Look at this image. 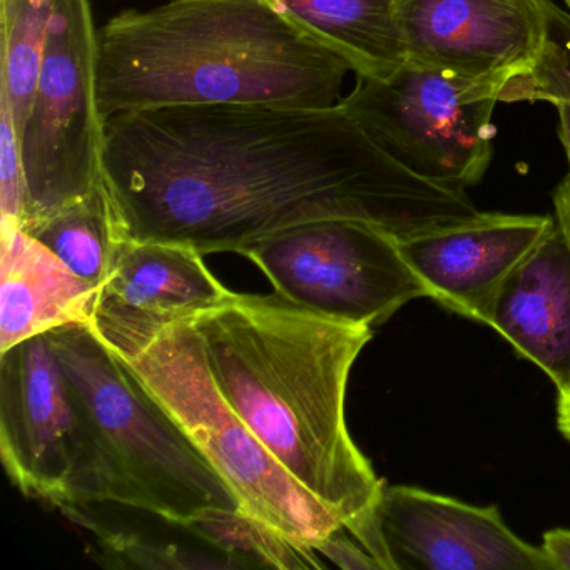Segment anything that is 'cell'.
<instances>
[{"mask_svg":"<svg viewBox=\"0 0 570 570\" xmlns=\"http://www.w3.org/2000/svg\"><path fill=\"white\" fill-rule=\"evenodd\" d=\"M105 179L119 242L242 255L318 219L393 238L482 215L393 159L342 105L185 106L106 119Z\"/></svg>","mask_w":570,"mask_h":570,"instance_id":"cell-1","label":"cell"},{"mask_svg":"<svg viewBox=\"0 0 570 570\" xmlns=\"http://www.w3.org/2000/svg\"><path fill=\"white\" fill-rule=\"evenodd\" d=\"M189 318L216 386L243 422L382 570H393L376 515L385 482L353 442L345 412L350 373L373 328L276 293H233Z\"/></svg>","mask_w":570,"mask_h":570,"instance_id":"cell-2","label":"cell"},{"mask_svg":"<svg viewBox=\"0 0 570 570\" xmlns=\"http://www.w3.org/2000/svg\"><path fill=\"white\" fill-rule=\"evenodd\" d=\"M348 71L272 0H166L98 29L106 119L185 106L328 108Z\"/></svg>","mask_w":570,"mask_h":570,"instance_id":"cell-3","label":"cell"},{"mask_svg":"<svg viewBox=\"0 0 570 570\" xmlns=\"http://www.w3.org/2000/svg\"><path fill=\"white\" fill-rule=\"evenodd\" d=\"M48 335L82 436L61 509L118 503L179 527L209 507L239 509L232 487L129 375L91 323Z\"/></svg>","mask_w":570,"mask_h":570,"instance_id":"cell-4","label":"cell"},{"mask_svg":"<svg viewBox=\"0 0 570 570\" xmlns=\"http://www.w3.org/2000/svg\"><path fill=\"white\" fill-rule=\"evenodd\" d=\"M99 336L232 487L239 509L309 549L345 527L279 465L219 392L191 318Z\"/></svg>","mask_w":570,"mask_h":570,"instance_id":"cell-5","label":"cell"},{"mask_svg":"<svg viewBox=\"0 0 570 570\" xmlns=\"http://www.w3.org/2000/svg\"><path fill=\"white\" fill-rule=\"evenodd\" d=\"M19 141L24 185L19 228L86 198L106 183L98 29L89 0H56Z\"/></svg>","mask_w":570,"mask_h":570,"instance_id":"cell-6","label":"cell"},{"mask_svg":"<svg viewBox=\"0 0 570 570\" xmlns=\"http://www.w3.org/2000/svg\"><path fill=\"white\" fill-rule=\"evenodd\" d=\"M497 102L500 88L492 82L405 62L383 78L356 76L340 105L400 165L465 189L492 161Z\"/></svg>","mask_w":570,"mask_h":570,"instance_id":"cell-7","label":"cell"},{"mask_svg":"<svg viewBox=\"0 0 570 570\" xmlns=\"http://www.w3.org/2000/svg\"><path fill=\"white\" fill-rule=\"evenodd\" d=\"M276 295L353 325H382L403 305L426 298L399 239L355 219H318L249 246Z\"/></svg>","mask_w":570,"mask_h":570,"instance_id":"cell-8","label":"cell"},{"mask_svg":"<svg viewBox=\"0 0 570 570\" xmlns=\"http://www.w3.org/2000/svg\"><path fill=\"white\" fill-rule=\"evenodd\" d=\"M81 425L48 333L0 352V456L12 485L61 509Z\"/></svg>","mask_w":570,"mask_h":570,"instance_id":"cell-9","label":"cell"},{"mask_svg":"<svg viewBox=\"0 0 570 570\" xmlns=\"http://www.w3.org/2000/svg\"><path fill=\"white\" fill-rule=\"evenodd\" d=\"M406 62L502 86L542 51V0H400Z\"/></svg>","mask_w":570,"mask_h":570,"instance_id":"cell-10","label":"cell"},{"mask_svg":"<svg viewBox=\"0 0 570 570\" xmlns=\"http://www.w3.org/2000/svg\"><path fill=\"white\" fill-rule=\"evenodd\" d=\"M393 570H552L495 505H473L410 485H383L376 505Z\"/></svg>","mask_w":570,"mask_h":570,"instance_id":"cell-11","label":"cell"},{"mask_svg":"<svg viewBox=\"0 0 570 570\" xmlns=\"http://www.w3.org/2000/svg\"><path fill=\"white\" fill-rule=\"evenodd\" d=\"M556 225L552 216L482 212L469 222L402 239L399 246L426 298L490 326L507 279Z\"/></svg>","mask_w":570,"mask_h":570,"instance_id":"cell-12","label":"cell"},{"mask_svg":"<svg viewBox=\"0 0 570 570\" xmlns=\"http://www.w3.org/2000/svg\"><path fill=\"white\" fill-rule=\"evenodd\" d=\"M189 246L119 242L91 325L98 332L189 318L233 296Z\"/></svg>","mask_w":570,"mask_h":570,"instance_id":"cell-13","label":"cell"},{"mask_svg":"<svg viewBox=\"0 0 570 570\" xmlns=\"http://www.w3.org/2000/svg\"><path fill=\"white\" fill-rule=\"evenodd\" d=\"M490 328L570 390V243L556 228L523 259L497 298Z\"/></svg>","mask_w":570,"mask_h":570,"instance_id":"cell-14","label":"cell"},{"mask_svg":"<svg viewBox=\"0 0 570 570\" xmlns=\"http://www.w3.org/2000/svg\"><path fill=\"white\" fill-rule=\"evenodd\" d=\"M99 289L22 232L2 228L0 352L75 323H92Z\"/></svg>","mask_w":570,"mask_h":570,"instance_id":"cell-15","label":"cell"},{"mask_svg":"<svg viewBox=\"0 0 570 570\" xmlns=\"http://www.w3.org/2000/svg\"><path fill=\"white\" fill-rule=\"evenodd\" d=\"M356 76L383 78L405 65L400 0H272Z\"/></svg>","mask_w":570,"mask_h":570,"instance_id":"cell-16","label":"cell"},{"mask_svg":"<svg viewBox=\"0 0 570 570\" xmlns=\"http://www.w3.org/2000/svg\"><path fill=\"white\" fill-rule=\"evenodd\" d=\"M21 229L55 253L79 278L102 288L119 243L106 183L86 198Z\"/></svg>","mask_w":570,"mask_h":570,"instance_id":"cell-17","label":"cell"},{"mask_svg":"<svg viewBox=\"0 0 570 570\" xmlns=\"http://www.w3.org/2000/svg\"><path fill=\"white\" fill-rule=\"evenodd\" d=\"M181 527L215 547L238 569H325L315 549L299 546L242 509L209 507Z\"/></svg>","mask_w":570,"mask_h":570,"instance_id":"cell-18","label":"cell"},{"mask_svg":"<svg viewBox=\"0 0 570 570\" xmlns=\"http://www.w3.org/2000/svg\"><path fill=\"white\" fill-rule=\"evenodd\" d=\"M56 0H2L0 96L21 129L38 81Z\"/></svg>","mask_w":570,"mask_h":570,"instance_id":"cell-19","label":"cell"},{"mask_svg":"<svg viewBox=\"0 0 570 570\" xmlns=\"http://www.w3.org/2000/svg\"><path fill=\"white\" fill-rule=\"evenodd\" d=\"M546 39L529 71L500 89V102L570 101V12L552 0H542Z\"/></svg>","mask_w":570,"mask_h":570,"instance_id":"cell-20","label":"cell"},{"mask_svg":"<svg viewBox=\"0 0 570 570\" xmlns=\"http://www.w3.org/2000/svg\"><path fill=\"white\" fill-rule=\"evenodd\" d=\"M62 512L71 515L79 525L96 533L98 557L105 566L116 569L189 570V569H238L229 559H212L196 550L185 549L175 543H159L136 533L108 530L86 519L79 507H66Z\"/></svg>","mask_w":570,"mask_h":570,"instance_id":"cell-21","label":"cell"},{"mask_svg":"<svg viewBox=\"0 0 570 570\" xmlns=\"http://www.w3.org/2000/svg\"><path fill=\"white\" fill-rule=\"evenodd\" d=\"M21 141L8 101L0 96V212L2 228L19 226L22 215Z\"/></svg>","mask_w":570,"mask_h":570,"instance_id":"cell-22","label":"cell"},{"mask_svg":"<svg viewBox=\"0 0 570 570\" xmlns=\"http://www.w3.org/2000/svg\"><path fill=\"white\" fill-rule=\"evenodd\" d=\"M313 549L320 556L332 560L336 567L345 570H382V566L376 562L375 557L355 539L350 535L348 530H335L328 537L316 543Z\"/></svg>","mask_w":570,"mask_h":570,"instance_id":"cell-23","label":"cell"},{"mask_svg":"<svg viewBox=\"0 0 570 570\" xmlns=\"http://www.w3.org/2000/svg\"><path fill=\"white\" fill-rule=\"evenodd\" d=\"M540 549L546 553L552 570H570V530H547Z\"/></svg>","mask_w":570,"mask_h":570,"instance_id":"cell-24","label":"cell"},{"mask_svg":"<svg viewBox=\"0 0 570 570\" xmlns=\"http://www.w3.org/2000/svg\"><path fill=\"white\" fill-rule=\"evenodd\" d=\"M553 206H556V223L570 243V178L566 176L553 193Z\"/></svg>","mask_w":570,"mask_h":570,"instance_id":"cell-25","label":"cell"},{"mask_svg":"<svg viewBox=\"0 0 570 570\" xmlns=\"http://www.w3.org/2000/svg\"><path fill=\"white\" fill-rule=\"evenodd\" d=\"M557 112H559V135L562 141L563 149H566L567 161H569V178H570V101L556 102Z\"/></svg>","mask_w":570,"mask_h":570,"instance_id":"cell-26","label":"cell"},{"mask_svg":"<svg viewBox=\"0 0 570 570\" xmlns=\"http://www.w3.org/2000/svg\"><path fill=\"white\" fill-rule=\"evenodd\" d=\"M557 429L570 442V390L559 392V399H557Z\"/></svg>","mask_w":570,"mask_h":570,"instance_id":"cell-27","label":"cell"},{"mask_svg":"<svg viewBox=\"0 0 570 570\" xmlns=\"http://www.w3.org/2000/svg\"><path fill=\"white\" fill-rule=\"evenodd\" d=\"M563 2H566V4L570 8V0H563Z\"/></svg>","mask_w":570,"mask_h":570,"instance_id":"cell-28","label":"cell"}]
</instances>
